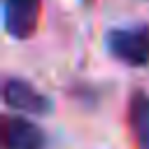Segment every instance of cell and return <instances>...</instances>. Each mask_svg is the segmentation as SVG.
<instances>
[{
  "label": "cell",
  "instance_id": "5b68a950",
  "mask_svg": "<svg viewBox=\"0 0 149 149\" xmlns=\"http://www.w3.org/2000/svg\"><path fill=\"white\" fill-rule=\"evenodd\" d=\"M128 121H130V128H133L135 147L149 149V93L147 91H135L130 95Z\"/></svg>",
  "mask_w": 149,
  "mask_h": 149
},
{
  "label": "cell",
  "instance_id": "277c9868",
  "mask_svg": "<svg viewBox=\"0 0 149 149\" xmlns=\"http://www.w3.org/2000/svg\"><path fill=\"white\" fill-rule=\"evenodd\" d=\"M47 135L28 119L7 114L2 119V149H44Z\"/></svg>",
  "mask_w": 149,
  "mask_h": 149
},
{
  "label": "cell",
  "instance_id": "6da1fadb",
  "mask_svg": "<svg viewBox=\"0 0 149 149\" xmlns=\"http://www.w3.org/2000/svg\"><path fill=\"white\" fill-rule=\"evenodd\" d=\"M107 51L123 65L142 68L149 63V26H126V28H112L105 35Z\"/></svg>",
  "mask_w": 149,
  "mask_h": 149
},
{
  "label": "cell",
  "instance_id": "3957f363",
  "mask_svg": "<svg viewBox=\"0 0 149 149\" xmlns=\"http://www.w3.org/2000/svg\"><path fill=\"white\" fill-rule=\"evenodd\" d=\"M42 0H2V23L14 40H28L40 23Z\"/></svg>",
  "mask_w": 149,
  "mask_h": 149
},
{
  "label": "cell",
  "instance_id": "7a4b0ae2",
  "mask_svg": "<svg viewBox=\"0 0 149 149\" xmlns=\"http://www.w3.org/2000/svg\"><path fill=\"white\" fill-rule=\"evenodd\" d=\"M2 98H5V105L14 112H26V114H49L51 112V100L40 91L35 88L30 81L26 79H19V77H9L5 79V86H2Z\"/></svg>",
  "mask_w": 149,
  "mask_h": 149
}]
</instances>
